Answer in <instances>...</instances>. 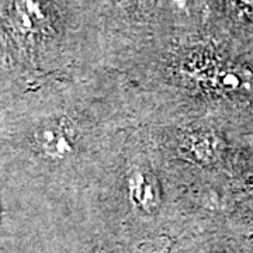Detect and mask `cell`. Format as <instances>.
<instances>
[{"label":"cell","instance_id":"6da1fadb","mask_svg":"<svg viewBox=\"0 0 253 253\" xmlns=\"http://www.w3.org/2000/svg\"><path fill=\"white\" fill-rule=\"evenodd\" d=\"M33 139L46 159L63 161L75 151V126L69 118H51L37 128Z\"/></svg>","mask_w":253,"mask_h":253},{"label":"cell","instance_id":"7a4b0ae2","mask_svg":"<svg viewBox=\"0 0 253 253\" xmlns=\"http://www.w3.org/2000/svg\"><path fill=\"white\" fill-rule=\"evenodd\" d=\"M128 194L132 204L145 212H154L161 206L158 180L144 169H134L128 176Z\"/></svg>","mask_w":253,"mask_h":253},{"label":"cell","instance_id":"3957f363","mask_svg":"<svg viewBox=\"0 0 253 253\" xmlns=\"http://www.w3.org/2000/svg\"><path fill=\"white\" fill-rule=\"evenodd\" d=\"M14 16L18 27L26 33L42 30L46 23V13L42 0H16Z\"/></svg>","mask_w":253,"mask_h":253},{"label":"cell","instance_id":"277c9868","mask_svg":"<svg viewBox=\"0 0 253 253\" xmlns=\"http://www.w3.org/2000/svg\"><path fill=\"white\" fill-rule=\"evenodd\" d=\"M211 253H231V252H226V251H214V252Z\"/></svg>","mask_w":253,"mask_h":253}]
</instances>
